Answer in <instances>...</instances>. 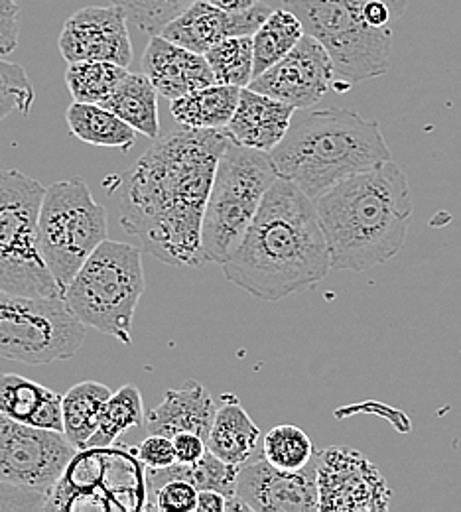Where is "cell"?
I'll return each mask as SVG.
<instances>
[{
    "instance_id": "cell-1",
    "label": "cell",
    "mask_w": 461,
    "mask_h": 512,
    "mask_svg": "<svg viewBox=\"0 0 461 512\" xmlns=\"http://www.w3.org/2000/svg\"><path fill=\"white\" fill-rule=\"evenodd\" d=\"M225 128L160 134L136 160L121 195V227L140 249L170 266H201V223Z\"/></svg>"
},
{
    "instance_id": "cell-2",
    "label": "cell",
    "mask_w": 461,
    "mask_h": 512,
    "mask_svg": "<svg viewBox=\"0 0 461 512\" xmlns=\"http://www.w3.org/2000/svg\"><path fill=\"white\" fill-rule=\"evenodd\" d=\"M221 268L231 284L264 302L318 286L331 270V256L316 201L278 178Z\"/></svg>"
},
{
    "instance_id": "cell-3",
    "label": "cell",
    "mask_w": 461,
    "mask_h": 512,
    "mask_svg": "<svg viewBox=\"0 0 461 512\" xmlns=\"http://www.w3.org/2000/svg\"><path fill=\"white\" fill-rule=\"evenodd\" d=\"M331 270L367 272L389 262L406 243L412 193L395 160L347 178L316 199Z\"/></svg>"
},
{
    "instance_id": "cell-4",
    "label": "cell",
    "mask_w": 461,
    "mask_h": 512,
    "mask_svg": "<svg viewBox=\"0 0 461 512\" xmlns=\"http://www.w3.org/2000/svg\"><path fill=\"white\" fill-rule=\"evenodd\" d=\"M278 176L314 201L351 176L393 160L379 121L349 109H298L270 152Z\"/></svg>"
},
{
    "instance_id": "cell-5",
    "label": "cell",
    "mask_w": 461,
    "mask_h": 512,
    "mask_svg": "<svg viewBox=\"0 0 461 512\" xmlns=\"http://www.w3.org/2000/svg\"><path fill=\"white\" fill-rule=\"evenodd\" d=\"M330 54L337 83L357 85L391 67L395 24L408 0H284Z\"/></svg>"
},
{
    "instance_id": "cell-6",
    "label": "cell",
    "mask_w": 461,
    "mask_h": 512,
    "mask_svg": "<svg viewBox=\"0 0 461 512\" xmlns=\"http://www.w3.org/2000/svg\"><path fill=\"white\" fill-rule=\"evenodd\" d=\"M268 152L235 144L223 150L201 223V264H223L241 245L263 205L264 195L278 180Z\"/></svg>"
},
{
    "instance_id": "cell-7",
    "label": "cell",
    "mask_w": 461,
    "mask_h": 512,
    "mask_svg": "<svg viewBox=\"0 0 461 512\" xmlns=\"http://www.w3.org/2000/svg\"><path fill=\"white\" fill-rule=\"evenodd\" d=\"M144 286L142 249L105 239L67 284L64 300L85 327L131 345L132 320Z\"/></svg>"
},
{
    "instance_id": "cell-8",
    "label": "cell",
    "mask_w": 461,
    "mask_h": 512,
    "mask_svg": "<svg viewBox=\"0 0 461 512\" xmlns=\"http://www.w3.org/2000/svg\"><path fill=\"white\" fill-rule=\"evenodd\" d=\"M46 188L0 168V288L34 298H64L40 251V209Z\"/></svg>"
},
{
    "instance_id": "cell-9",
    "label": "cell",
    "mask_w": 461,
    "mask_h": 512,
    "mask_svg": "<svg viewBox=\"0 0 461 512\" xmlns=\"http://www.w3.org/2000/svg\"><path fill=\"white\" fill-rule=\"evenodd\" d=\"M107 211L83 178L54 182L40 209V251L62 290L107 239Z\"/></svg>"
},
{
    "instance_id": "cell-10",
    "label": "cell",
    "mask_w": 461,
    "mask_h": 512,
    "mask_svg": "<svg viewBox=\"0 0 461 512\" xmlns=\"http://www.w3.org/2000/svg\"><path fill=\"white\" fill-rule=\"evenodd\" d=\"M87 327L64 298H34L0 288V357L24 365L66 361L81 349Z\"/></svg>"
},
{
    "instance_id": "cell-11",
    "label": "cell",
    "mask_w": 461,
    "mask_h": 512,
    "mask_svg": "<svg viewBox=\"0 0 461 512\" xmlns=\"http://www.w3.org/2000/svg\"><path fill=\"white\" fill-rule=\"evenodd\" d=\"M75 453L64 432L34 428L0 412L2 483L50 493Z\"/></svg>"
},
{
    "instance_id": "cell-12",
    "label": "cell",
    "mask_w": 461,
    "mask_h": 512,
    "mask_svg": "<svg viewBox=\"0 0 461 512\" xmlns=\"http://www.w3.org/2000/svg\"><path fill=\"white\" fill-rule=\"evenodd\" d=\"M320 512L387 511L391 489L381 471L359 451L333 448L318 451Z\"/></svg>"
},
{
    "instance_id": "cell-13",
    "label": "cell",
    "mask_w": 461,
    "mask_h": 512,
    "mask_svg": "<svg viewBox=\"0 0 461 512\" xmlns=\"http://www.w3.org/2000/svg\"><path fill=\"white\" fill-rule=\"evenodd\" d=\"M333 85H337V75L328 50L314 36L304 34L286 58L253 77L249 89L296 109H312Z\"/></svg>"
},
{
    "instance_id": "cell-14",
    "label": "cell",
    "mask_w": 461,
    "mask_h": 512,
    "mask_svg": "<svg viewBox=\"0 0 461 512\" xmlns=\"http://www.w3.org/2000/svg\"><path fill=\"white\" fill-rule=\"evenodd\" d=\"M237 495L255 512L320 511L318 489V453L312 463L300 471H282L270 465L259 451L241 465L237 477Z\"/></svg>"
},
{
    "instance_id": "cell-15",
    "label": "cell",
    "mask_w": 461,
    "mask_h": 512,
    "mask_svg": "<svg viewBox=\"0 0 461 512\" xmlns=\"http://www.w3.org/2000/svg\"><path fill=\"white\" fill-rule=\"evenodd\" d=\"M67 64L111 62L129 67L132 62L129 18L119 6H87L77 10L58 40Z\"/></svg>"
},
{
    "instance_id": "cell-16",
    "label": "cell",
    "mask_w": 461,
    "mask_h": 512,
    "mask_svg": "<svg viewBox=\"0 0 461 512\" xmlns=\"http://www.w3.org/2000/svg\"><path fill=\"white\" fill-rule=\"evenodd\" d=\"M270 12L272 8L261 0L243 12H227L205 0H196L176 16L160 36L205 56L213 46L227 38L253 36Z\"/></svg>"
},
{
    "instance_id": "cell-17",
    "label": "cell",
    "mask_w": 461,
    "mask_h": 512,
    "mask_svg": "<svg viewBox=\"0 0 461 512\" xmlns=\"http://www.w3.org/2000/svg\"><path fill=\"white\" fill-rule=\"evenodd\" d=\"M142 69L168 101H176L201 87L215 83V75L205 56L178 46L164 36H152L142 56Z\"/></svg>"
},
{
    "instance_id": "cell-18",
    "label": "cell",
    "mask_w": 461,
    "mask_h": 512,
    "mask_svg": "<svg viewBox=\"0 0 461 512\" xmlns=\"http://www.w3.org/2000/svg\"><path fill=\"white\" fill-rule=\"evenodd\" d=\"M296 111V107L284 101L243 87L239 105L225 132L239 146L270 154L286 136Z\"/></svg>"
},
{
    "instance_id": "cell-19",
    "label": "cell",
    "mask_w": 461,
    "mask_h": 512,
    "mask_svg": "<svg viewBox=\"0 0 461 512\" xmlns=\"http://www.w3.org/2000/svg\"><path fill=\"white\" fill-rule=\"evenodd\" d=\"M215 414L217 404L209 390L198 381H186L182 388H170L164 400L146 414L144 428L148 434L168 438L180 432H196L207 442Z\"/></svg>"
},
{
    "instance_id": "cell-20",
    "label": "cell",
    "mask_w": 461,
    "mask_h": 512,
    "mask_svg": "<svg viewBox=\"0 0 461 512\" xmlns=\"http://www.w3.org/2000/svg\"><path fill=\"white\" fill-rule=\"evenodd\" d=\"M0 412L34 428L64 432L62 396L14 373L0 375Z\"/></svg>"
},
{
    "instance_id": "cell-21",
    "label": "cell",
    "mask_w": 461,
    "mask_h": 512,
    "mask_svg": "<svg viewBox=\"0 0 461 512\" xmlns=\"http://www.w3.org/2000/svg\"><path fill=\"white\" fill-rule=\"evenodd\" d=\"M261 442V430L241 406L235 394H223L221 404L207 436V449L231 465H245L251 461Z\"/></svg>"
},
{
    "instance_id": "cell-22",
    "label": "cell",
    "mask_w": 461,
    "mask_h": 512,
    "mask_svg": "<svg viewBox=\"0 0 461 512\" xmlns=\"http://www.w3.org/2000/svg\"><path fill=\"white\" fill-rule=\"evenodd\" d=\"M241 87L213 83L176 101H170V113L180 127L225 128L235 115L241 99Z\"/></svg>"
},
{
    "instance_id": "cell-23",
    "label": "cell",
    "mask_w": 461,
    "mask_h": 512,
    "mask_svg": "<svg viewBox=\"0 0 461 512\" xmlns=\"http://www.w3.org/2000/svg\"><path fill=\"white\" fill-rule=\"evenodd\" d=\"M156 93L146 73H127L101 105L129 123L138 134L156 140L160 136Z\"/></svg>"
},
{
    "instance_id": "cell-24",
    "label": "cell",
    "mask_w": 461,
    "mask_h": 512,
    "mask_svg": "<svg viewBox=\"0 0 461 512\" xmlns=\"http://www.w3.org/2000/svg\"><path fill=\"white\" fill-rule=\"evenodd\" d=\"M69 132L93 146L129 152L136 142V130L115 113L95 103L73 101L66 113Z\"/></svg>"
},
{
    "instance_id": "cell-25",
    "label": "cell",
    "mask_w": 461,
    "mask_h": 512,
    "mask_svg": "<svg viewBox=\"0 0 461 512\" xmlns=\"http://www.w3.org/2000/svg\"><path fill=\"white\" fill-rule=\"evenodd\" d=\"M111 394L113 392L107 384L85 381L71 386L62 396L64 434L75 448H87L101 424V416Z\"/></svg>"
},
{
    "instance_id": "cell-26",
    "label": "cell",
    "mask_w": 461,
    "mask_h": 512,
    "mask_svg": "<svg viewBox=\"0 0 461 512\" xmlns=\"http://www.w3.org/2000/svg\"><path fill=\"white\" fill-rule=\"evenodd\" d=\"M304 34V24L292 10H272L270 16L261 24V28L253 34V77L261 75L272 65L278 64L282 58H286L292 52V48L304 38Z\"/></svg>"
},
{
    "instance_id": "cell-27",
    "label": "cell",
    "mask_w": 461,
    "mask_h": 512,
    "mask_svg": "<svg viewBox=\"0 0 461 512\" xmlns=\"http://www.w3.org/2000/svg\"><path fill=\"white\" fill-rule=\"evenodd\" d=\"M144 422L146 416L142 410V394L136 384H125L107 400L101 424L87 448H111L129 428L144 426Z\"/></svg>"
},
{
    "instance_id": "cell-28",
    "label": "cell",
    "mask_w": 461,
    "mask_h": 512,
    "mask_svg": "<svg viewBox=\"0 0 461 512\" xmlns=\"http://www.w3.org/2000/svg\"><path fill=\"white\" fill-rule=\"evenodd\" d=\"M209 67L219 85L249 87L253 81L255 54H253V36H233L205 54Z\"/></svg>"
},
{
    "instance_id": "cell-29",
    "label": "cell",
    "mask_w": 461,
    "mask_h": 512,
    "mask_svg": "<svg viewBox=\"0 0 461 512\" xmlns=\"http://www.w3.org/2000/svg\"><path fill=\"white\" fill-rule=\"evenodd\" d=\"M127 73V67L111 62L69 64L66 71L67 89L77 103L101 105Z\"/></svg>"
},
{
    "instance_id": "cell-30",
    "label": "cell",
    "mask_w": 461,
    "mask_h": 512,
    "mask_svg": "<svg viewBox=\"0 0 461 512\" xmlns=\"http://www.w3.org/2000/svg\"><path fill=\"white\" fill-rule=\"evenodd\" d=\"M261 451L270 465L282 471H300L312 463L318 453L310 436L290 424L272 428L263 438Z\"/></svg>"
},
{
    "instance_id": "cell-31",
    "label": "cell",
    "mask_w": 461,
    "mask_h": 512,
    "mask_svg": "<svg viewBox=\"0 0 461 512\" xmlns=\"http://www.w3.org/2000/svg\"><path fill=\"white\" fill-rule=\"evenodd\" d=\"M119 6L129 22L148 36H158L196 0H111Z\"/></svg>"
},
{
    "instance_id": "cell-32",
    "label": "cell",
    "mask_w": 461,
    "mask_h": 512,
    "mask_svg": "<svg viewBox=\"0 0 461 512\" xmlns=\"http://www.w3.org/2000/svg\"><path fill=\"white\" fill-rule=\"evenodd\" d=\"M34 103V87L20 65L0 58V121L18 111L26 115Z\"/></svg>"
},
{
    "instance_id": "cell-33",
    "label": "cell",
    "mask_w": 461,
    "mask_h": 512,
    "mask_svg": "<svg viewBox=\"0 0 461 512\" xmlns=\"http://www.w3.org/2000/svg\"><path fill=\"white\" fill-rule=\"evenodd\" d=\"M198 489L186 479L164 481L154 497L156 503L146 505L144 511L196 512L198 509Z\"/></svg>"
},
{
    "instance_id": "cell-34",
    "label": "cell",
    "mask_w": 461,
    "mask_h": 512,
    "mask_svg": "<svg viewBox=\"0 0 461 512\" xmlns=\"http://www.w3.org/2000/svg\"><path fill=\"white\" fill-rule=\"evenodd\" d=\"M0 511H48V491L0 481Z\"/></svg>"
},
{
    "instance_id": "cell-35",
    "label": "cell",
    "mask_w": 461,
    "mask_h": 512,
    "mask_svg": "<svg viewBox=\"0 0 461 512\" xmlns=\"http://www.w3.org/2000/svg\"><path fill=\"white\" fill-rule=\"evenodd\" d=\"M136 453L144 469H164L178 463L172 438L162 434H150L146 440L140 442Z\"/></svg>"
},
{
    "instance_id": "cell-36",
    "label": "cell",
    "mask_w": 461,
    "mask_h": 512,
    "mask_svg": "<svg viewBox=\"0 0 461 512\" xmlns=\"http://www.w3.org/2000/svg\"><path fill=\"white\" fill-rule=\"evenodd\" d=\"M18 34L20 24L16 0H0V58L16 50Z\"/></svg>"
},
{
    "instance_id": "cell-37",
    "label": "cell",
    "mask_w": 461,
    "mask_h": 512,
    "mask_svg": "<svg viewBox=\"0 0 461 512\" xmlns=\"http://www.w3.org/2000/svg\"><path fill=\"white\" fill-rule=\"evenodd\" d=\"M174 442V451H176V461L184 465H194L205 455L207 451V442L196 432H180L172 438Z\"/></svg>"
},
{
    "instance_id": "cell-38",
    "label": "cell",
    "mask_w": 461,
    "mask_h": 512,
    "mask_svg": "<svg viewBox=\"0 0 461 512\" xmlns=\"http://www.w3.org/2000/svg\"><path fill=\"white\" fill-rule=\"evenodd\" d=\"M227 497L219 491H199L198 493V509L196 512H227Z\"/></svg>"
},
{
    "instance_id": "cell-39",
    "label": "cell",
    "mask_w": 461,
    "mask_h": 512,
    "mask_svg": "<svg viewBox=\"0 0 461 512\" xmlns=\"http://www.w3.org/2000/svg\"><path fill=\"white\" fill-rule=\"evenodd\" d=\"M217 8H223L227 12H243V10H249L253 8L259 0H205Z\"/></svg>"
}]
</instances>
